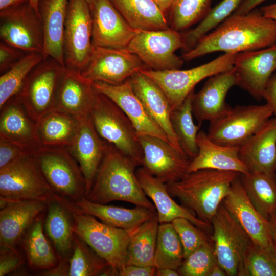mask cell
<instances>
[{"mask_svg": "<svg viewBox=\"0 0 276 276\" xmlns=\"http://www.w3.org/2000/svg\"><path fill=\"white\" fill-rule=\"evenodd\" d=\"M275 43L276 21L255 9L246 14H232L181 57L189 61L216 52L238 54Z\"/></svg>", "mask_w": 276, "mask_h": 276, "instance_id": "obj_1", "label": "cell"}, {"mask_svg": "<svg viewBox=\"0 0 276 276\" xmlns=\"http://www.w3.org/2000/svg\"><path fill=\"white\" fill-rule=\"evenodd\" d=\"M136 167L130 158L107 142L91 189L85 197L100 204L123 201L156 211L140 185Z\"/></svg>", "mask_w": 276, "mask_h": 276, "instance_id": "obj_2", "label": "cell"}, {"mask_svg": "<svg viewBox=\"0 0 276 276\" xmlns=\"http://www.w3.org/2000/svg\"><path fill=\"white\" fill-rule=\"evenodd\" d=\"M234 171L200 169L167 183L170 195L192 211L201 220L211 224L214 216L240 175Z\"/></svg>", "mask_w": 276, "mask_h": 276, "instance_id": "obj_3", "label": "cell"}, {"mask_svg": "<svg viewBox=\"0 0 276 276\" xmlns=\"http://www.w3.org/2000/svg\"><path fill=\"white\" fill-rule=\"evenodd\" d=\"M57 194L31 152L0 169L1 205L27 200L48 201Z\"/></svg>", "mask_w": 276, "mask_h": 276, "instance_id": "obj_4", "label": "cell"}, {"mask_svg": "<svg viewBox=\"0 0 276 276\" xmlns=\"http://www.w3.org/2000/svg\"><path fill=\"white\" fill-rule=\"evenodd\" d=\"M90 117L102 139L114 145L137 166H142L143 154L139 135L131 121L118 105L98 93Z\"/></svg>", "mask_w": 276, "mask_h": 276, "instance_id": "obj_5", "label": "cell"}, {"mask_svg": "<svg viewBox=\"0 0 276 276\" xmlns=\"http://www.w3.org/2000/svg\"><path fill=\"white\" fill-rule=\"evenodd\" d=\"M73 216L74 233L106 261L112 275L119 276L126 265L128 232L100 222L88 214L73 211Z\"/></svg>", "mask_w": 276, "mask_h": 276, "instance_id": "obj_6", "label": "cell"}, {"mask_svg": "<svg viewBox=\"0 0 276 276\" xmlns=\"http://www.w3.org/2000/svg\"><path fill=\"white\" fill-rule=\"evenodd\" d=\"M273 115L267 103L229 106L220 116L210 122L207 134L218 144L240 147L263 127Z\"/></svg>", "mask_w": 276, "mask_h": 276, "instance_id": "obj_7", "label": "cell"}, {"mask_svg": "<svg viewBox=\"0 0 276 276\" xmlns=\"http://www.w3.org/2000/svg\"><path fill=\"white\" fill-rule=\"evenodd\" d=\"M237 54L224 53L206 63L187 70L145 69L141 72L161 88L168 99L172 111L182 103L199 82L214 75L232 69Z\"/></svg>", "mask_w": 276, "mask_h": 276, "instance_id": "obj_8", "label": "cell"}, {"mask_svg": "<svg viewBox=\"0 0 276 276\" xmlns=\"http://www.w3.org/2000/svg\"><path fill=\"white\" fill-rule=\"evenodd\" d=\"M56 193L70 200L85 196V183L79 165L68 148L41 146L32 152Z\"/></svg>", "mask_w": 276, "mask_h": 276, "instance_id": "obj_9", "label": "cell"}, {"mask_svg": "<svg viewBox=\"0 0 276 276\" xmlns=\"http://www.w3.org/2000/svg\"><path fill=\"white\" fill-rule=\"evenodd\" d=\"M211 237L217 262L227 275H238L252 242L235 217L223 205L211 222Z\"/></svg>", "mask_w": 276, "mask_h": 276, "instance_id": "obj_10", "label": "cell"}, {"mask_svg": "<svg viewBox=\"0 0 276 276\" xmlns=\"http://www.w3.org/2000/svg\"><path fill=\"white\" fill-rule=\"evenodd\" d=\"M65 66L48 57L37 65L16 95L35 122L55 109L58 87Z\"/></svg>", "mask_w": 276, "mask_h": 276, "instance_id": "obj_11", "label": "cell"}, {"mask_svg": "<svg viewBox=\"0 0 276 276\" xmlns=\"http://www.w3.org/2000/svg\"><path fill=\"white\" fill-rule=\"evenodd\" d=\"M182 47L181 33L169 28L139 31L126 49L137 55L148 69L165 71L180 69L184 60L175 52Z\"/></svg>", "mask_w": 276, "mask_h": 276, "instance_id": "obj_12", "label": "cell"}, {"mask_svg": "<svg viewBox=\"0 0 276 276\" xmlns=\"http://www.w3.org/2000/svg\"><path fill=\"white\" fill-rule=\"evenodd\" d=\"M93 19L86 0H69L64 30L65 66L81 72L93 48Z\"/></svg>", "mask_w": 276, "mask_h": 276, "instance_id": "obj_13", "label": "cell"}, {"mask_svg": "<svg viewBox=\"0 0 276 276\" xmlns=\"http://www.w3.org/2000/svg\"><path fill=\"white\" fill-rule=\"evenodd\" d=\"M0 37L26 53H43L41 21L29 1L0 11Z\"/></svg>", "mask_w": 276, "mask_h": 276, "instance_id": "obj_14", "label": "cell"}, {"mask_svg": "<svg viewBox=\"0 0 276 276\" xmlns=\"http://www.w3.org/2000/svg\"><path fill=\"white\" fill-rule=\"evenodd\" d=\"M145 69L148 68L141 59L126 49L93 46L90 58L81 73L93 83L119 85Z\"/></svg>", "mask_w": 276, "mask_h": 276, "instance_id": "obj_15", "label": "cell"}, {"mask_svg": "<svg viewBox=\"0 0 276 276\" xmlns=\"http://www.w3.org/2000/svg\"><path fill=\"white\" fill-rule=\"evenodd\" d=\"M143 151L142 166L165 182L175 181L187 173L190 160L168 141L151 135H139Z\"/></svg>", "mask_w": 276, "mask_h": 276, "instance_id": "obj_16", "label": "cell"}, {"mask_svg": "<svg viewBox=\"0 0 276 276\" xmlns=\"http://www.w3.org/2000/svg\"><path fill=\"white\" fill-rule=\"evenodd\" d=\"M233 68L237 85L257 100L263 99L267 84L276 71V43L237 54Z\"/></svg>", "mask_w": 276, "mask_h": 276, "instance_id": "obj_17", "label": "cell"}, {"mask_svg": "<svg viewBox=\"0 0 276 276\" xmlns=\"http://www.w3.org/2000/svg\"><path fill=\"white\" fill-rule=\"evenodd\" d=\"M90 9L93 46L126 49L139 31L127 23L109 0H94Z\"/></svg>", "mask_w": 276, "mask_h": 276, "instance_id": "obj_18", "label": "cell"}, {"mask_svg": "<svg viewBox=\"0 0 276 276\" xmlns=\"http://www.w3.org/2000/svg\"><path fill=\"white\" fill-rule=\"evenodd\" d=\"M97 95L92 82L81 72L65 67L58 87L55 109L80 120L90 116Z\"/></svg>", "mask_w": 276, "mask_h": 276, "instance_id": "obj_19", "label": "cell"}, {"mask_svg": "<svg viewBox=\"0 0 276 276\" xmlns=\"http://www.w3.org/2000/svg\"><path fill=\"white\" fill-rule=\"evenodd\" d=\"M93 86L98 93L109 98L124 112L138 135L154 136L170 143L166 133L151 118L133 91L129 79L119 85L95 82Z\"/></svg>", "mask_w": 276, "mask_h": 276, "instance_id": "obj_20", "label": "cell"}, {"mask_svg": "<svg viewBox=\"0 0 276 276\" xmlns=\"http://www.w3.org/2000/svg\"><path fill=\"white\" fill-rule=\"evenodd\" d=\"M107 142L98 133L90 117L82 119L67 147L78 162L84 178L85 196L89 193L103 158Z\"/></svg>", "mask_w": 276, "mask_h": 276, "instance_id": "obj_21", "label": "cell"}, {"mask_svg": "<svg viewBox=\"0 0 276 276\" xmlns=\"http://www.w3.org/2000/svg\"><path fill=\"white\" fill-rule=\"evenodd\" d=\"M222 204L239 222L253 243L265 247L272 241L269 221L261 216L250 201L240 175L232 183Z\"/></svg>", "mask_w": 276, "mask_h": 276, "instance_id": "obj_22", "label": "cell"}, {"mask_svg": "<svg viewBox=\"0 0 276 276\" xmlns=\"http://www.w3.org/2000/svg\"><path fill=\"white\" fill-rule=\"evenodd\" d=\"M0 109V140L15 143L31 152L41 147L37 122L16 96L9 99Z\"/></svg>", "mask_w": 276, "mask_h": 276, "instance_id": "obj_23", "label": "cell"}, {"mask_svg": "<svg viewBox=\"0 0 276 276\" xmlns=\"http://www.w3.org/2000/svg\"><path fill=\"white\" fill-rule=\"evenodd\" d=\"M47 204L44 201L27 200L9 202L1 209V251L15 249Z\"/></svg>", "mask_w": 276, "mask_h": 276, "instance_id": "obj_24", "label": "cell"}, {"mask_svg": "<svg viewBox=\"0 0 276 276\" xmlns=\"http://www.w3.org/2000/svg\"><path fill=\"white\" fill-rule=\"evenodd\" d=\"M129 80L133 91L151 118L166 133L170 144L185 155L172 126V110L165 93L154 81L141 72L133 75Z\"/></svg>", "mask_w": 276, "mask_h": 276, "instance_id": "obj_25", "label": "cell"}, {"mask_svg": "<svg viewBox=\"0 0 276 276\" xmlns=\"http://www.w3.org/2000/svg\"><path fill=\"white\" fill-rule=\"evenodd\" d=\"M135 172L144 193L154 202L159 223L171 222L175 219L183 218L205 232L211 229V224L201 220L192 211L178 204L173 199L166 183L149 173L143 167L139 168Z\"/></svg>", "mask_w": 276, "mask_h": 276, "instance_id": "obj_26", "label": "cell"}, {"mask_svg": "<svg viewBox=\"0 0 276 276\" xmlns=\"http://www.w3.org/2000/svg\"><path fill=\"white\" fill-rule=\"evenodd\" d=\"M237 85L234 68L209 78L201 89L194 93L192 111L199 125L220 116L229 106L225 102L230 89Z\"/></svg>", "mask_w": 276, "mask_h": 276, "instance_id": "obj_27", "label": "cell"}, {"mask_svg": "<svg viewBox=\"0 0 276 276\" xmlns=\"http://www.w3.org/2000/svg\"><path fill=\"white\" fill-rule=\"evenodd\" d=\"M239 156L249 172H276L275 117L239 147Z\"/></svg>", "mask_w": 276, "mask_h": 276, "instance_id": "obj_28", "label": "cell"}, {"mask_svg": "<svg viewBox=\"0 0 276 276\" xmlns=\"http://www.w3.org/2000/svg\"><path fill=\"white\" fill-rule=\"evenodd\" d=\"M44 229L60 261L66 259L72 250L75 233L73 211L67 198L56 194L47 201Z\"/></svg>", "mask_w": 276, "mask_h": 276, "instance_id": "obj_29", "label": "cell"}, {"mask_svg": "<svg viewBox=\"0 0 276 276\" xmlns=\"http://www.w3.org/2000/svg\"><path fill=\"white\" fill-rule=\"evenodd\" d=\"M197 144L198 153L190 160L187 173L206 169L234 171L240 174L249 172L239 158V147L216 143L203 131L198 133Z\"/></svg>", "mask_w": 276, "mask_h": 276, "instance_id": "obj_30", "label": "cell"}, {"mask_svg": "<svg viewBox=\"0 0 276 276\" xmlns=\"http://www.w3.org/2000/svg\"><path fill=\"white\" fill-rule=\"evenodd\" d=\"M70 203L75 212L90 215L107 225L127 231L135 228L157 214L156 211L140 206L128 209L97 203L88 200L85 196L71 200Z\"/></svg>", "mask_w": 276, "mask_h": 276, "instance_id": "obj_31", "label": "cell"}, {"mask_svg": "<svg viewBox=\"0 0 276 276\" xmlns=\"http://www.w3.org/2000/svg\"><path fill=\"white\" fill-rule=\"evenodd\" d=\"M68 2L40 0L38 7L44 34V58L51 57L64 66L63 37Z\"/></svg>", "mask_w": 276, "mask_h": 276, "instance_id": "obj_32", "label": "cell"}, {"mask_svg": "<svg viewBox=\"0 0 276 276\" xmlns=\"http://www.w3.org/2000/svg\"><path fill=\"white\" fill-rule=\"evenodd\" d=\"M127 23L137 31L169 28L166 15L152 0H109Z\"/></svg>", "mask_w": 276, "mask_h": 276, "instance_id": "obj_33", "label": "cell"}, {"mask_svg": "<svg viewBox=\"0 0 276 276\" xmlns=\"http://www.w3.org/2000/svg\"><path fill=\"white\" fill-rule=\"evenodd\" d=\"M79 121L57 109L48 112L37 122L41 146L68 147L76 133Z\"/></svg>", "mask_w": 276, "mask_h": 276, "instance_id": "obj_34", "label": "cell"}, {"mask_svg": "<svg viewBox=\"0 0 276 276\" xmlns=\"http://www.w3.org/2000/svg\"><path fill=\"white\" fill-rule=\"evenodd\" d=\"M243 188L257 211L265 219L276 211V172L240 174Z\"/></svg>", "mask_w": 276, "mask_h": 276, "instance_id": "obj_35", "label": "cell"}, {"mask_svg": "<svg viewBox=\"0 0 276 276\" xmlns=\"http://www.w3.org/2000/svg\"><path fill=\"white\" fill-rule=\"evenodd\" d=\"M159 222L157 214L135 228L128 231L126 265L154 266V255Z\"/></svg>", "mask_w": 276, "mask_h": 276, "instance_id": "obj_36", "label": "cell"}, {"mask_svg": "<svg viewBox=\"0 0 276 276\" xmlns=\"http://www.w3.org/2000/svg\"><path fill=\"white\" fill-rule=\"evenodd\" d=\"M39 217L27 231L23 247L31 267L49 270L58 266L60 259L45 236L42 218Z\"/></svg>", "mask_w": 276, "mask_h": 276, "instance_id": "obj_37", "label": "cell"}, {"mask_svg": "<svg viewBox=\"0 0 276 276\" xmlns=\"http://www.w3.org/2000/svg\"><path fill=\"white\" fill-rule=\"evenodd\" d=\"M68 264L65 261L64 275H112L106 261L75 234Z\"/></svg>", "mask_w": 276, "mask_h": 276, "instance_id": "obj_38", "label": "cell"}, {"mask_svg": "<svg viewBox=\"0 0 276 276\" xmlns=\"http://www.w3.org/2000/svg\"><path fill=\"white\" fill-rule=\"evenodd\" d=\"M194 90L182 103L171 112V122L179 146L189 159L195 157L198 152L197 136L199 127L193 119L192 100Z\"/></svg>", "mask_w": 276, "mask_h": 276, "instance_id": "obj_39", "label": "cell"}, {"mask_svg": "<svg viewBox=\"0 0 276 276\" xmlns=\"http://www.w3.org/2000/svg\"><path fill=\"white\" fill-rule=\"evenodd\" d=\"M184 260L180 238L171 222L159 223L154 259L157 268L177 269Z\"/></svg>", "mask_w": 276, "mask_h": 276, "instance_id": "obj_40", "label": "cell"}, {"mask_svg": "<svg viewBox=\"0 0 276 276\" xmlns=\"http://www.w3.org/2000/svg\"><path fill=\"white\" fill-rule=\"evenodd\" d=\"M242 0H222L212 8L207 15L195 28L181 33L183 53L193 49L205 35L231 16Z\"/></svg>", "mask_w": 276, "mask_h": 276, "instance_id": "obj_41", "label": "cell"}, {"mask_svg": "<svg viewBox=\"0 0 276 276\" xmlns=\"http://www.w3.org/2000/svg\"><path fill=\"white\" fill-rule=\"evenodd\" d=\"M42 52L27 53L17 63L0 77V108L17 95L32 70L44 59Z\"/></svg>", "mask_w": 276, "mask_h": 276, "instance_id": "obj_42", "label": "cell"}, {"mask_svg": "<svg viewBox=\"0 0 276 276\" xmlns=\"http://www.w3.org/2000/svg\"><path fill=\"white\" fill-rule=\"evenodd\" d=\"M212 0H174L168 13L169 27L181 33L200 22L208 14Z\"/></svg>", "mask_w": 276, "mask_h": 276, "instance_id": "obj_43", "label": "cell"}, {"mask_svg": "<svg viewBox=\"0 0 276 276\" xmlns=\"http://www.w3.org/2000/svg\"><path fill=\"white\" fill-rule=\"evenodd\" d=\"M239 276H276V244L272 241L261 247L252 243Z\"/></svg>", "mask_w": 276, "mask_h": 276, "instance_id": "obj_44", "label": "cell"}, {"mask_svg": "<svg viewBox=\"0 0 276 276\" xmlns=\"http://www.w3.org/2000/svg\"><path fill=\"white\" fill-rule=\"evenodd\" d=\"M216 262L214 244L211 239L184 258L177 271L182 276H209Z\"/></svg>", "mask_w": 276, "mask_h": 276, "instance_id": "obj_45", "label": "cell"}, {"mask_svg": "<svg viewBox=\"0 0 276 276\" xmlns=\"http://www.w3.org/2000/svg\"><path fill=\"white\" fill-rule=\"evenodd\" d=\"M182 243L184 258L211 239L205 231L195 226L189 220L179 218L171 222Z\"/></svg>", "mask_w": 276, "mask_h": 276, "instance_id": "obj_46", "label": "cell"}, {"mask_svg": "<svg viewBox=\"0 0 276 276\" xmlns=\"http://www.w3.org/2000/svg\"><path fill=\"white\" fill-rule=\"evenodd\" d=\"M27 53L22 50L1 41L0 43V72L2 74L17 63Z\"/></svg>", "mask_w": 276, "mask_h": 276, "instance_id": "obj_47", "label": "cell"}, {"mask_svg": "<svg viewBox=\"0 0 276 276\" xmlns=\"http://www.w3.org/2000/svg\"><path fill=\"white\" fill-rule=\"evenodd\" d=\"M24 262L22 256L16 249L1 251L0 276H4L14 271Z\"/></svg>", "mask_w": 276, "mask_h": 276, "instance_id": "obj_48", "label": "cell"}, {"mask_svg": "<svg viewBox=\"0 0 276 276\" xmlns=\"http://www.w3.org/2000/svg\"><path fill=\"white\" fill-rule=\"evenodd\" d=\"M29 152L12 142L0 140V169Z\"/></svg>", "mask_w": 276, "mask_h": 276, "instance_id": "obj_49", "label": "cell"}, {"mask_svg": "<svg viewBox=\"0 0 276 276\" xmlns=\"http://www.w3.org/2000/svg\"><path fill=\"white\" fill-rule=\"evenodd\" d=\"M157 268L154 266H143L133 265H125L119 276H154Z\"/></svg>", "mask_w": 276, "mask_h": 276, "instance_id": "obj_50", "label": "cell"}, {"mask_svg": "<svg viewBox=\"0 0 276 276\" xmlns=\"http://www.w3.org/2000/svg\"><path fill=\"white\" fill-rule=\"evenodd\" d=\"M263 99L266 100L276 118V71L272 75L267 84Z\"/></svg>", "mask_w": 276, "mask_h": 276, "instance_id": "obj_51", "label": "cell"}, {"mask_svg": "<svg viewBox=\"0 0 276 276\" xmlns=\"http://www.w3.org/2000/svg\"><path fill=\"white\" fill-rule=\"evenodd\" d=\"M266 0H242L234 14H246L255 9L257 6Z\"/></svg>", "mask_w": 276, "mask_h": 276, "instance_id": "obj_52", "label": "cell"}, {"mask_svg": "<svg viewBox=\"0 0 276 276\" xmlns=\"http://www.w3.org/2000/svg\"><path fill=\"white\" fill-rule=\"evenodd\" d=\"M260 10L264 16L276 21V3L263 6Z\"/></svg>", "mask_w": 276, "mask_h": 276, "instance_id": "obj_53", "label": "cell"}, {"mask_svg": "<svg viewBox=\"0 0 276 276\" xmlns=\"http://www.w3.org/2000/svg\"><path fill=\"white\" fill-rule=\"evenodd\" d=\"M166 15L174 0H152Z\"/></svg>", "mask_w": 276, "mask_h": 276, "instance_id": "obj_54", "label": "cell"}, {"mask_svg": "<svg viewBox=\"0 0 276 276\" xmlns=\"http://www.w3.org/2000/svg\"><path fill=\"white\" fill-rule=\"evenodd\" d=\"M29 0H0V10H4L11 7H13Z\"/></svg>", "mask_w": 276, "mask_h": 276, "instance_id": "obj_55", "label": "cell"}, {"mask_svg": "<svg viewBox=\"0 0 276 276\" xmlns=\"http://www.w3.org/2000/svg\"><path fill=\"white\" fill-rule=\"evenodd\" d=\"M156 275L157 276H178L179 274L178 271L170 268H157Z\"/></svg>", "mask_w": 276, "mask_h": 276, "instance_id": "obj_56", "label": "cell"}, {"mask_svg": "<svg viewBox=\"0 0 276 276\" xmlns=\"http://www.w3.org/2000/svg\"><path fill=\"white\" fill-rule=\"evenodd\" d=\"M272 241L276 244V211L274 212L268 219Z\"/></svg>", "mask_w": 276, "mask_h": 276, "instance_id": "obj_57", "label": "cell"}, {"mask_svg": "<svg viewBox=\"0 0 276 276\" xmlns=\"http://www.w3.org/2000/svg\"><path fill=\"white\" fill-rule=\"evenodd\" d=\"M225 271L216 262L213 267L209 276H226Z\"/></svg>", "mask_w": 276, "mask_h": 276, "instance_id": "obj_58", "label": "cell"}, {"mask_svg": "<svg viewBox=\"0 0 276 276\" xmlns=\"http://www.w3.org/2000/svg\"><path fill=\"white\" fill-rule=\"evenodd\" d=\"M40 1V0H29V2L30 4L34 9L36 13L39 16V14L38 7H39V3Z\"/></svg>", "mask_w": 276, "mask_h": 276, "instance_id": "obj_59", "label": "cell"}, {"mask_svg": "<svg viewBox=\"0 0 276 276\" xmlns=\"http://www.w3.org/2000/svg\"><path fill=\"white\" fill-rule=\"evenodd\" d=\"M86 1L87 2L89 6V7H90V6L92 5L94 0H86Z\"/></svg>", "mask_w": 276, "mask_h": 276, "instance_id": "obj_60", "label": "cell"}]
</instances>
